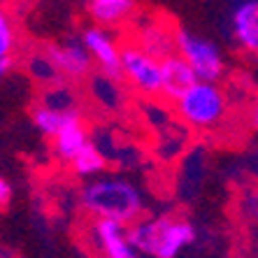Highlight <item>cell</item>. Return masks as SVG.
Listing matches in <instances>:
<instances>
[{
    "mask_svg": "<svg viewBox=\"0 0 258 258\" xmlns=\"http://www.w3.org/2000/svg\"><path fill=\"white\" fill-rule=\"evenodd\" d=\"M161 72H163V93L161 96L170 98V100H174V102L179 100L186 91H191L193 86L198 84L196 72L191 70V66H188L179 54H172L165 60H161Z\"/></svg>",
    "mask_w": 258,
    "mask_h": 258,
    "instance_id": "obj_10",
    "label": "cell"
},
{
    "mask_svg": "<svg viewBox=\"0 0 258 258\" xmlns=\"http://www.w3.org/2000/svg\"><path fill=\"white\" fill-rule=\"evenodd\" d=\"M17 49V26L5 5H0V60L12 58Z\"/></svg>",
    "mask_w": 258,
    "mask_h": 258,
    "instance_id": "obj_16",
    "label": "cell"
},
{
    "mask_svg": "<svg viewBox=\"0 0 258 258\" xmlns=\"http://www.w3.org/2000/svg\"><path fill=\"white\" fill-rule=\"evenodd\" d=\"M10 68H12V58L0 60V79H3V77L7 75V72H10Z\"/></svg>",
    "mask_w": 258,
    "mask_h": 258,
    "instance_id": "obj_23",
    "label": "cell"
},
{
    "mask_svg": "<svg viewBox=\"0 0 258 258\" xmlns=\"http://www.w3.org/2000/svg\"><path fill=\"white\" fill-rule=\"evenodd\" d=\"M121 70H123V77L144 96H161L163 93L161 60L149 56L138 44L121 47Z\"/></svg>",
    "mask_w": 258,
    "mask_h": 258,
    "instance_id": "obj_5",
    "label": "cell"
},
{
    "mask_svg": "<svg viewBox=\"0 0 258 258\" xmlns=\"http://www.w3.org/2000/svg\"><path fill=\"white\" fill-rule=\"evenodd\" d=\"M89 144H91V140H89V131H86L84 121L79 119V114H68L60 131L56 133V138H54L56 156L60 161L72 163Z\"/></svg>",
    "mask_w": 258,
    "mask_h": 258,
    "instance_id": "obj_11",
    "label": "cell"
},
{
    "mask_svg": "<svg viewBox=\"0 0 258 258\" xmlns=\"http://www.w3.org/2000/svg\"><path fill=\"white\" fill-rule=\"evenodd\" d=\"M233 35L246 54L258 56V0H244L233 7L230 14Z\"/></svg>",
    "mask_w": 258,
    "mask_h": 258,
    "instance_id": "obj_9",
    "label": "cell"
},
{
    "mask_svg": "<svg viewBox=\"0 0 258 258\" xmlns=\"http://www.w3.org/2000/svg\"><path fill=\"white\" fill-rule=\"evenodd\" d=\"M10 200H12V186L5 177H0V207H5Z\"/></svg>",
    "mask_w": 258,
    "mask_h": 258,
    "instance_id": "obj_21",
    "label": "cell"
},
{
    "mask_svg": "<svg viewBox=\"0 0 258 258\" xmlns=\"http://www.w3.org/2000/svg\"><path fill=\"white\" fill-rule=\"evenodd\" d=\"M42 107L51 109L56 114H77V96H75V91L66 84H56L54 89H49L42 98Z\"/></svg>",
    "mask_w": 258,
    "mask_h": 258,
    "instance_id": "obj_14",
    "label": "cell"
},
{
    "mask_svg": "<svg viewBox=\"0 0 258 258\" xmlns=\"http://www.w3.org/2000/svg\"><path fill=\"white\" fill-rule=\"evenodd\" d=\"M128 242L142 256L149 258H177L188 244L196 242V228L184 219L158 216L140 219L128 226Z\"/></svg>",
    "mask_w": 258,
    "mask_h": 258,
    "instance_id": "obj_2",
    "label": "cell"
},
{
    "mask_svg": "<svg viewBox=\"0 0 258 258\" xmlns=\"http://www.w3.org/2000/svg\"><path fill=\"white\" fill-rule=\"evenodd\" d=\"M177 114L193 128H216L228 114V96L219 84L198 82L177 100Z\"/></svg>",
    "mask_w": 258,
    "mask_h": 258,
    "instance_id": "obj_3",
    "label": "cell"
},
{
    "mask_svg": "<svg viewBox=\"0 0 258 258\" xmlns=\"http://www.w3.org/2000/svg\"><path fill=\"white\" fill-rule=\"evenodd\" d=\"M82 44L86 47V51L91 54L93 63H98L102 70V75L109 79H123V70H121V47L116 44V40L112 37L107 28L100 26H89L82 33Z\"/></svg>",
    "mask_w": 258,
    "mask_h": 258,
    "instance_id": "obj_6",
    "label": "cell"
},
{
    "mask_svg": "<svg viewBox=\"0 0 258 258\" xmlns=\"http://www.w3.org/2000/svg\"><path fill=\"white\" fill-rule=\"evenodd\" d=\"M107 165V158L102 156V151L98 149L96 144H89L82 154H79L75 161H72V168L79 177H98V174L105 170Z\"/></svg>",
    "mask_w": 258,
    "mask_h": 258,
    "instance_id": "obj_15",
    "label": "cell"
},
{
    "mask_svg": "<svg viewBox=\"0 0 258 258\" xmlns=\"http://www.w3.org/2000/svg\"><path fill=\"white\" fill-rule=\"evenodd\" d=\"M63 121H66L63 114H56V112L42 107V105L35 107V112H33V123H35L37 131L42 133V135H47V138H56V133L60 131Z\"/></svg>",
    "mask_w": 258,
    "mask_h": 258,
    "instance_id": "obj_17",
    "label": "cell"
},
{
    "mask_svg": "<svg viewBox=\"0 0 258 258\" xmlns=\"http://www.w3.org/2000/svg\"><path fill=\"white\" fill-rule=\"evenodd\" d=\"M82 207L98 221H116L133 226L144 212V196L123 177H98L82 191Z\"/></svg>",
    "mask_w": 258,
    "mask_h": 258,
    "instance_id": "obj_1",
    "label": "cell"
},
{
    "mask_svg": "<svg viewBox=\"0 0 258 258\" xmlns=\"http://www.w3.org/2000/svg\"><path fill=\"white\" fill-rule=\"evenodd\" d=\"M93 240L100 246L105 258H144L135 246L128 242V226L116 221H96Z\"/></svg>",
    "mask_w": 258,
    "mask_h": 258,
    "instance_id": "obj_8",
    "label": "cell"
},
{
    "mask_svg": "<svg viewBox=\"0 0 258 258\" xmlns=\"http://www.w3.org/2000/svg\"><path fill=\"white\" fill-rule=\"evenodd\" d=\"M47 56L60 79H86L93 72V58L82 42L51 44L47 49Z\"/></svg>",
    "mask_w": 258,
    "mask_h": 258,
    "instance_id": "obj_7",
    "label": "cell"
},
{
    "mask_svg": "<svg viewBox=\"0 0 258 258\" xmlns=\"http://www.w3.org/2000/svg\"><path fill=\"white\" fill-rule=\"evenodd\" d=\"M174 44H177V54L196 72L198 82L216 84V79H221V75L226 72V58H223L221 49L207 37H200L186 28H177Z\"/></svg>",
    "mask_w": 258,
    "mask_h": 258,
    "instance_id": "obj_4",
    "label": "cell"
},
{
    "mask_svg": "<svg viewBox=\"0 0 258 258\" xmlns=\"http://www.w3.org/2000/svg\"><path fill=\"white\" fill-rule=\"evenodd\" d=\"M242 212L249 221H258V191H246L242 196Z\"/></svg>",
    "mask_w": 258,
    "mask_h": 258,
    "instance_id": "obj_20",
    "label": "cell"
},
{
    "mask_svg": "<svg viewBox=\"0 0 258 258\" xmlns=\"http://www.w3.org/2000/svg\"><path fill=\"white\" fill-rule=\"evenodd\" d=\"M135 3L133 0H89L86 3V12L96 21L100 28H109L121 21H126L135 12Z\"/></svg>",
    "mask_w": 258,
    "mask_h": 258,
    "instance_id": "obj_12",
    "label": "cell"
},
{
    "mask_svg": "<svg viewBox=\"0 0 258 258\" xmlns=\"http://www.w3.org/2000/svg\"><path fill=\"white\" fill-rule=\"evenodd\" d=\"M249 119H251V126L258 131V96L251 100V107H249Z\"/></svg>",
    "mask_w": 258,
    "mask_h": 258,
    "instance_id": "obj_22",
    "label": "cell"
},
{
    "mask_svg": "<svg viewBox=\"0 0 258 258\" xmlns=\"http://www.w3.org/2000/svg\"><path fill=\"white\" fill-rule=\"evenodd\" d=\"M91 84H93V93H96V98L105 105V107L109 109H116L119 107V89H116V82L114 79H109V77H93L91 79Z\"/></svg>",
    "mask_w": 258,
    "mask_h": 258,
    "instance_id": "obj_18",
    "label": "cell"
},
{
    "mask_svg": "<svg viewBox=\"0 0 258 258\" xmlns=\"http://www.w3.org/2000/svg\"><path fill=\"white\" fill-rule=\"evenodd\" d=\"M28 70H30V75L35 79H40V82H54V84H58L60 82V75L56 72V68H54V63L49 60V56L47 54H35L33 58L28 60Z\"/></svg>",
    "mask_w": 258,
    "mask_h": 258,
    "instance_id": "obj_19",
    "label": "cell"
},
{
    "mask_svg": "<svg viewBox=\"0 0 258 258\" xmlns=\"http://www.w3.org/2000/svg\"><path fill=\"white\" fill-rule=\"evenodd\" d=\"M138 47L144 49L149 56H154L156 60H165L168 56H172V51H177L174 44V33L170 35L163 26H147L138 37Z\"/></svg>",
    "mask_w": 258,
    "mask_h": 258,
    "instance_id": "obj_13",
    "label": "cell"
}]
</instances>
